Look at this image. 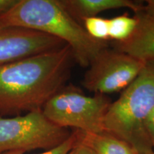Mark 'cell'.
Listing matches in <instances>:
<instances>
[{
  "instance_id": "cell-15",
  "label": "cell",
  "mask_w": 154,
  "mask_h": 154,
  "mask_svg": "<svg viewBox=\"0 0 154 154\" xmlns=\"http://www.w3.org/2000/svg\"><path fill=\"white\" fill-rule=\"evenodd\" d=\"M146 128L153 148L154 147V109L146 121Z\"/></svg>"
},
{
  "instance_id": "cell-16",
  "label": "cell",
  "mask_w": 154,
  "mask_h": 154,
  "mask_svg": "<svg viewBox=\"0 0 154 154\" xmlns=\"http://www.w3.org/2000/svg\"><path fill=\"white\" fill-rule=\"evenodd\" d=\"M146 5H142L139 10L136 13L145 15L149 17H154V0H148Z\"/></svg>"
},
{
  "instance_id": "cell-18",
  "label": "cell",
  "mask_w": 154,
  "mask_h": 154,
  "mask_svg": "<svg viewBox=\"0 0 154 154\" xmlns=\"http://www.w3.org/2000/svg\"><path fill=\"white\" fill-rule=\"evenodd\" d=\"M136 154H154V151H151L149 153H136Z\"/></svg>"
},
{
  "instance_id": "cell-13",
  "label": "cell",
  "mask_w": 154,
  "mask_h": 154,
  "mask_svg": "<svg viewBox=\"0 0 154 154\" xmlns=\"http://www.w3.org/2000/svg\"><path fill=\"white\" fill-rule=\"evenodd\" d=\"M79 140V130H74L72 132L70 136L66 140L61 143L60 145L57 146V147L53 149L47 150L41 153L36 154H68L69 151L72 150L75 146L78 143ZM3 154H25L20 153V152H7Z\"/></svg>"
},
{
  "instance_id": "cell-11",
  "label": "cell",
  "mask_w": 154,
  "mask_h": 154,
  "mask_svg": "<svg viewBox=\"0 0 154 154\" xmlns=\"http://www.w3.org/2000/svg\"><path fill=\"white\" fill-rule=\"evenodd\" d=\"M109 39L116 43L124 42L129 38L137 26V20L126 14L109 19Z\"/></svg>"
},
{
  "instance_id": "cell-6",
  "label": "cell",
  "mask_w": 154,
  "mask_h": 154,
  "mask_svg": "<svg viewBox=\"0 0 154 154\" xmlns=\"http://www.w3.org/2000/svg\"><path fill=\"white\" fill-rule=\"evenodd\" d=\"M146 63L128 54L105 48L90 63L82 84L96 94L123 91L137 78Z\"/></svg>"
},
{
  "instance_id": "cell-12",
  "label": "cell",
  "mask_w": 154,
  "mask_h": 154,
  "mask_svg": "<svg viewBox=\"0 0 154 154\" xmlns=\"http://www.w3.org/2000/svg\"><path fill=\"white\" fill-rule=\"evenodd\" d=\"M82 26L87 34L94 39L106 42L109 39V19L99 17L86 19Z\"/></svg>"
},
{
  "instance_id": "cell-7",
  "label": "cell",
  "mask_w": 154,
  "mask_h": 154,
  "mask_svg": "<svg viewBox=\"0 0 154 154\" xmlns=\"http://www.w3.org/2000/svg\"><path fill=\"white\" fill-rule=\"evenodd\" d=\"M66 45L62 40L37 31L0 26V65L60 49Z\"/></svg>"
},
{
  "instance_id": "cell-9",
  "label": "cell",
  "mask_w": 154,
  "mask_h": 154,
  "mask_svg": "<svg viewBox=\"0 0 154 154\" xmlns=\"http://www.w3.org/2000/svg\"><path fill=\"white\" fill-rule=\"evenodd\" d=\"M60 2L69 14L81 24L86 19L97 17L102 11L128 8L136 13L143 5L131 0H60Z\"/></svg>"
},
{
  "instance_id": "cell-5",
  "label": "cell",
  "mask_w": 154,
  "mask_h": 154,
  "mask_svg": "<svg viewBox=\"0 0 154 154\" xmlns=\"http://www.w3.org/2000/svg\"><path fill=\"white\" fill-rule=\"evenodd\" d=\"M72 133L49 121L42 110L14 117L0 116V154L24 153L36 149H51L60 145Z\"/></svg>"
},
{
  "instance_id": "cell-4",
  "label": "cell",
  "mask_w": 154,
  "mask_h": 154,
  "mask_svg": "<svg viewBox=\"0 0 154 154\" xmlns=\"http://www.w3.org/2000/svg\"><path fill=\"white\" fill-rule=\"evenodd\" d=\"M106 95L88 96L73 86H63L48 101L42 112L51 122L62 128L83 132H103V120L111 105Z\"/></svg>"
},
{
  "instance_id": "cell-2",
  "label": "cell",
  "mask_w": 154,
  "mask_h": 154,
  "mask_svg": "<svg viewBox=\"0 0 154 154\" xmlns=\"http://www.w3.org/2000/svg\"><path fill=\"white\" fill-rule=\"evenodd\" d=\"M0 26L29 29L59 38L71 48L74 61L84 68L108 47L106 42L88 35L60 0H18L10 10L0 16Z\"/></svg>"
},
{
  "instance_id": "cell-14",
  "label": "cell",
  "mask_w": 154,
  "mask_h": 154,
  "mask_svg": "<svg viewBox=\"0 0 154 154\" xmlns=\"http://www.w3.org/2000/svg\"><path fill=\"white\" fill-rule=\"evenodd\" d=\"M68 154H96L93 149L85 144L81 143L79 140L78 143L69 151Z\"/></svg>"
},
{
  "instance_id": "cell-3",
  "label": "cell",
  "mask_w": 154,
  "mask_h": 154,
  "mask_svg": "<svg viewBox=\"0 0 154 154\" xmlns=\"http://www.w3.org/2000/svg\"><path fill=\"white\" fill-rule=\"evenodd\" d=\"M154 109V60L146 62L137 78L111 102L103 120V131L130 145L137 153L153 151L146 128Z\"/></svg>"
},
{
  "instance_id": "cell-10",
  "label": "cell",
  "mask_w": 154,
  "mask_h": 154,
  "mask_svg": "<svg viewBox=\"0 0 154 154\" xmlns=\"http://www.w3.org/2000/svg\"><path fill=\"white\" fill-rule=\"evenodd\" d=\"M79 141L93 149L96 154L137 153L124 140L104 131L91 134L79 131Z\"/></svg>"
},
{
  "instance_id": "cell-8",
  "label": "cell",
  "mask_w": 154,
  "mask_h": 154,
  "mask_svg": "<svg viewBox=\"0 0 154 154\" xmlns=\"http://www.w3.org/2000/svg\"><path fill=\"white\" fill-rule=\"evenodd\" d=\"M137 26L131 36L124 42L116 43L115 47L143 62L154 60V17L135 13Z\"/></svg>"
},
{
  "instance_id": "cell-1",
  "label": "cell",
  "mask_w": 154,
  "mask_h": 154,
  "mask_svg": "<svg viewBox=\"0 0 154 154\" xmlns=\"http://www.w3.org/2000/svg\"><path fill=\"white\" fill-rule=\"evenodd\" d=\"M74 61L68 45L0 65V116L42 110L61 89Z\"/></svg>"
},
{
  "instance_id": "cell-17",
  "label": "cell",
  "mask_w": 154,
  "mask_h": 154,
  "mask_svg": "<svg viewBox=\"0 0 154 154\" xmlns=\"http://www.w3.org/2000/svg\"><path fill=\"white\" fill-rule=\"evenodd\" d=\"M17 1L18 0H0V16L10 10Z\"/></svg>"
}]
</instances>
